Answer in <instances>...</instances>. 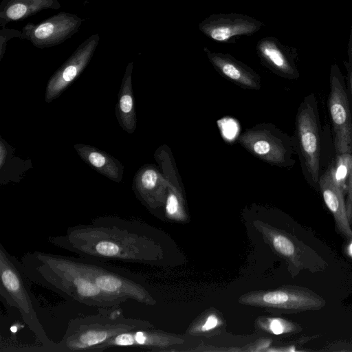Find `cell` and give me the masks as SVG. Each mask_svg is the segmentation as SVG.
<instances>
[{
  "instance_id": "cell-12",
  "label": "cell",
  "mask_w": 352,
  "mask_h": 352,
  "mask_svg": "<svg viewBox=\"0 0 352 352\" xmlns=\"http://www.w3.org/2000/svg\"><path fill=\"white\" fill-rule=\"evenodd\" d=\"M61 7L58 0H3L0 4V27L12 21L24 20L47 9Z\"/></svg>"
},
{
  "instance_id": "cell-8",
  "label": "cell",
  "mask_w": 352,
  "mask_h": 352,
  "mask_svg": "<svg viewBox=\"0 0 352 352\" xmlns=\"http://www.w3.org/2000/svg\"><path fill=\"white\" fill-rule=\"evenodd\" d=\"M100 41L96 33L85 40L69 58L56 70L47 85L45 101L50 102L84 71L88 65Z\"/></svg>"
},
{
  "instance_id": "cell-17",
  "label": "cell",
  "mask_w": 352,
  "mask_h": 352,
  "mask_svg": "<svg viewBox=\"0 0 352 352\" xmlns=\"http://www.w3.org/2000/svg\"><path fill=\"white\" fill-rule=\"evenodd\" d=\"M158 180L159 175L155 169H144L137 179V188L139 192L144 195L146 192L153 190L157 186Z\"/></svg>"
},
{
  "instance_id": "cell-1",
  "label": "cell",
  "mask_w": 352,
  "mask_h": 352,
  "mask_svg": "<svg viewBox=\"0 0 352 352\" xmlns=\"http://www.w3.org/2000/svg\"><path fill=\"white\" fill-rule=\"evenodd\" d=\"M21 263L28 280L87 306L112 307L129 299L148 300L142 285L100 261L33 251L24 254Z\"/></svg>"
},
{
  "instance_id": "cell-20",
  "label": "cell",
  "mask_w": 352,
  "mask_h": 352,
  "mask_svg": "<svg viewBox=\"0 0 352 352\" xmlns=\"http://www.w3.org/2000/svg\"><path fill=\"white\" fill-rule=\"evenodd\" d=\"M222 129L224 135H226L228 138L231 139L234 136L237 131V126L233 120H228V122L223 123Z\"/></svg>"
},
{
  "instance_id": "cell-25",
  "label": "cell",
  "mask_w": 352,
  "mask_h": 352,
  "mask_svg": "<svg viewBox=\"0 0 352 352\" xmlns=\"http://www.w3.org/2000/svg\"><path fill=\"white\" fill-rule=\"evenodd\" d=\"M351 56H352V47H351Z\"/></svg>"
},
{
  "instance_id": "cell-13",
  "label": "cell",
  "mask_w": 352,
  "mask_h": 352,
  "mask_svg": "<svg viewBox=\"0 0 352 352\" xmlns=\"http://www.w3.org/2000/svg\"><path fill=\"white\" fill-rule=\"evenodd\" d=\"M74 147L80 157L100 173L116 182L122 179L123 168L116 159L90 146L76 144Z\"/></svg>"
},
{
  "instance_id": "cell-18",
  "label": "cell",
  "mask_w": 352,
  "mask_h": 352,
  "mask_svg": "<svg viewBox=\"0 0 352 352\" xmlns=\"http://www.w3.org/2000/svg\"><path fill=\"white\" fill-rule=\"evenodd\" d=\"M12 38H19L22 39V32L10 29L6 27L0 30V60L2 59L6 49L8 41Z\"/></svg>"
},
{
  "instance_id": "cell-19",
  "label": "cell",
  "mask_w": 352,
  "mask_h": 352,
  "mask_svg": "<svg viewBox=\"0 0 352 352\" xmlns=\"http://www.w3.org/2000/svg\"><path fill=\"white\" fill-rule=\"evenodd\" d=\"M346 206L348 218L351 226L352 225V164L350 176L347 184Z\"/></svg>"
},
{
  "instance_id": "cell-15",
  "label": "cell",
  "mask_w": 352,
  "mask_h": 352,
  "mask_svg": "<svg viewBox=\"0 0 352 352\" xmlns=\"http://www.w3.org/2000/svg\"><path fill=\"white\" fill-rule=\"evenodd\" d=\"M252 151L258 156L274 163H282L285 150L283 144L274 138L264 136L252 143Z\"/></svg>"
},
{
  "instance_id": "cell-24",
  "label": "cell",
  "mask_w": 352,
  "mask_h": 352,
  "mask_svg": "<svg viewBox=\"0 0 352 352\" xmlns=\"http://www.w3.org/2000/svg\"><path fill=\"white\" fill-rule=\"evenodd\" d=\"M349 83H350L351 93V96H352V72H351L350 77H349Z\"/></svg>"
},
{
  "instance_id": "cell-7",
  "label": "cell",
  "mask_w": 352,
  "mask_h": 352,
  "mask_svg": "<svg viewBox=\"0 0 352 352\" xmlns=\"http://www.w3.org/2000/svg\"><path fill=\"white\" fill-rule=\"evenodd\" d=\"M265 24L240 13L213 14L199 24V30L207 37L221 43H234L240 36H251Z\"/></svg>"
},
{
  "instance_id": "cell-23",
  "label": "cell",
  "mask_w": 352,
  "mask_h": 352,
  "mask_svg": "<svg viewBox=\"0 0 352 352\" xmlns=\"http://www.w3.org/2000/svg\"><path fill=\"white\" fill-rule=\"evenodd\" d=\"M7 155V150L6 148L2 141L0 142V167L1 168L3 167L5 164L6 159Z\"/></svg>"
},
{
  "instance_id": "cell-6",
  "label": "cell",
  "mask_w": 352,
  "mask_h": 352,
  "mask_svg": "<svg viewBox=\"0 0 352 352\" xmlns=\"http://www.w3.org/2000/svg\"><path fill=\"white\" fill-rule=\"evenodd\" d=\"M332 67L330 94L328 100L329 113L334 132V146L339 153H351L352 150V122L347 96L343 84Z\"/></svg>"
},
{
  "instance_id": "cell-14",
  "label": "cell",
  "mask_w": 352,
  "mask_h": 352,
  "mask_svg": "<svg viewBox=\"0 0 352 352\" xmlns=\"http://www.w3.org/2000/svg\"><path fill=\"white\" fill-rule=\"evenodd\" d=\"M133 65V63L130 62L126 66L117 107V113L120 125L129 133H133L136 126L134 100L131 87Z\"/></svg>"
},
{
  "instance_id": "cell-5",
  "label": "cell",
  "mask_w": 352,
  "mask_h": 352,
  "mask_svg": "<svg viewBox=\"0 0 352 352\" xmlns=\"http://www.w3.org/2000/svg\"><path fill=\"white\" fill-rule=\"evenodd\" d=\"M314 102L305 99L296 120V132L307 170L315 184L319 181L320 138Z\"/></svg>"
},
{
  "instance_id": "cell-2",
  "label": "cell",
  "mask_w": 352,
  "mask_h": 352,
  "mask_svg": "<svg viewBox=\"0 0 352 352\" xmlns=\"http://www.w3.org/2000/svg\"><path fill=\"white\" fill-rule=\"evenodd\" d=\"M145 326L139 320L125 317L119 306L102 307L96 314L70 320L54 352H91L120 333Z\"/></svg>"
},
{
  "instance_id": "cell-10",
  "label": "cell",
  "mask_w": 352,
  "mask_h": 352,
  "mask_svg": "<svg viewBox=\"0 0 352 352\" xmlns=\"http://www.w3.org/2000/svg\"><path fill=\"white\" fill-rule=\"evenodd\" d=\"M204 51L209 61L222 76L247 87H259V76L257 74L232 55L212 52L206 47Z\"/></svg>"
},
{
  "instance_id": "cell-4",
  "label": "cell",
  "mask_w": 352,
  "mask_h": 352,
  "mask_svg": "<svg viewBox=\"0 0 352 352\" xmlns=\"http://www.w3.org/2000/svg\"><path fill=\"white\" fill-rule=\"evenodd\" d=\"M84 21L76 14L61 11L38 23H28L22 28V39L41 49L54 47L77 33Z\"/></svg>"
},
{
  "instance_id": "cell-9",
  "label": "cell",
  "mask_w": 352,
  "mask_h": 352,
  "mask_svg": "<svg viewBox=\"0 0 352 352\" xmlns=\"http://www.w3.org/2000/svg\"><path fill=\"white\" fill-rule=\"evenodd\" d=\"M319 186L324 201L333 216L336 230L345 238L352 240L344 192L333 182L328 170L319 178Z\"/></svg>"
},
{
  "instance_id": "cell-22",
  "label": "cell",
  "mask_w": 352,
  "mask_h": 352,
  "mask_svg": "<svg viewBox=\"0 0 352 352\" xmlns=\"http://www.w3.org/2000/svg\"><path fill=\"white\" fill-rule=\"evenodd\" d=\"M217 324H218L217 318L214 315H211L207 318V320L206 321L205 324L203 325L202 331H208L211 329H213L214 327H215L217 325Z\"/></svg>"
},
{
  "instance_id": "cell-16",
  "label": "cell",
  "mask_w": 352,
  "mask_h": 352,
  "mask_svg": "<svg viewBox=\"0 0 352 352\" xmlns=\"http://www.w3.org/2000/svg\"><path fill=\"white\" fill-rule=\"evenodd\" d=\"M352 155L350 153H339L333 166L329 169L333 182L344 194L347 192V184L351 170Z\"/></svg>"
},
{
  "instance_id": "cell-11",
  "label": "cell",
  "mask_w": 352,
  "mask_h": 352,
  "mask_svg": "<svg viewBox=\"0 0 352 352\" xmlns=\"http://www.w3.org/2000/svg\"><path fill=\"white\" fill-rule=\"evenodd\" d=\"M256 51L263 64L272 71L287 77L296 76L288 49L275 37L260 39L256 43Z\"/></svg>"
},
{
  "instance_id": "cell-3",
  "label": "cell",
  "mask_w": 352,
  "mask_h": 352,
  "mask_svg": "<svg viewBox=\"0 0 352 352\" xmlns=\"http://www.w3.org/2000/svg\"><path fill=\"white\" fill-rule=\"evenodd\" d=\"M19 261L0 243V294L15 307L23 320L42 344L43 351L54 352L56 342L46 333L37 316L33 296Z\"/></svg>"
},
{
  "instance_id": "cell-21",
  "label": "cell",
  "mask_w": 352,
  "mask_h": 352,
  "mask_svg": "<svg viewBox=\"0 0 352 352\" xmlns=\"http://www.w3.org/2000/svg\"><path fill=\"white\" fill-rule=\"evenodd\" d=\"M178 200L174 194H170L167 198L166 201V212L168 214H175L178 210Z\"/></svg>"
}]
</instances>
